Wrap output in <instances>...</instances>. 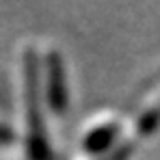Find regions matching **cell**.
Wrapping results in <instances>:
<instances>
[{"instance_id": "6da1fadb", "label": "cell", "mask_w": 160, "mask_h": 160, "mask_svg": "<svg viewBox=\"0 0 160 160\" xmlns=\"http://www.w3.org/2000/svg\"><path fill=\"white\" fill-rule=\"evenodd\" d=\"M65 80H63V67L61 61L56 63V58H52V67H50V102L56 110L65 108Z\"/></svg>"}]
</instances>
